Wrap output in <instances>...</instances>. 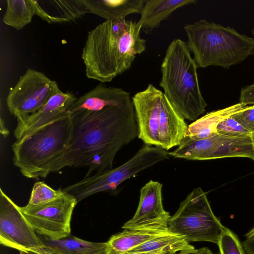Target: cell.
Masks as SVG:
<instances>
[{"instance_id": "e0dca14e", "label": "cell", "mask_w": 254, "mask_h": 254, "mask_svg": "<svg viewBox=\"0 0 254 254\" xmlns=\"http://www.w3.org/2000/svg\"><path fill=\"white\" fill-rule=\"evenodd\" d=\"M188 126L164 93L161 100L159 127V147L167 151L178 146L187 135Z\"/></svg>"}, {"instance_id": "52a82bcc", "label": "cell", "mask_w": 254, "mask_h": 254, "mask_svg": "<svg viewBox=\"0 0 254 254\" xmlns=\"http://www.w3.org/2000/svg\"><path fill=\"white\" fill-rule=\"evenodd\" d=\"M169 158V152L165 149L145 145L119 166L84 177L62 190L74 197L78 202L98 192L113 191L125 181Z\"/></svg>"}, {"instance_id": "2e32d148", "label": "cell", "mask_w": 254, "mask_h": 254, "mask_svg": "<svg viewBox=\"0 0 254 254\" xmlns=\"http://www.w3.org/2000/svg\"><path fill=\"white\" fill-rule=\"evenodd\" d=\"M35 14L49 24L74 21L88 13L81 0H29Z\"/></svg>"}, {"instance_id": "5b68a950", "label": "cell", "mask_w": 254, "mask_h": 254, "mask_svg": "<svg viewBox=\"0 0 254 254\" xmlns=\"http://www.w3.org/2000/svg\"><path fill=\"white\" fill-rule=\"evenodd\" d=\"M187 45L197 67L228 68L254 54V38L234 28L201 19L184 26Z\"/></svg>"}, {"instance_id": "4316f807", "label": "cell", "mask_w": 254, "mask_h": 254, "mask_svg": "<svg viewBox=\"0 0 254 254\" xmlns=\"http://www.w3.org/2000/svg\"><path fill=\"white\" fill-rule=\"evenodd\" d=\"M217 133L236 137H251V132L238 123L233 115L221 122L217 127Z\"/></svg>"}, {"instance_id": "1f68e13d", "label": "cell", "mask_w": 254, "mask_h": 254, "mask_svg": "<svg viewBox=\"0 0 254 254\" xmlns=\"http://www.w3.org/2000/svg\"><path fill=\"white\" fill-rule=\"evenodd\" d=\"M0 132L4 137H6L9 134V131L5 127L4 122L2 118H0Z\"/></svg>"}, {"instance_id": "44dd1931", "label": "cell", "mask_w": 254, "mask_h": 254, "mask_svg": "<svg viewBox=\"0 0 254 254\" xmlns=\"http://www.w3.org/2000/svg\"><path fill=\"white\" fill-rule=\"evenodd\" d=\"M39 235L52 254H94L108 247L107 242L87 241L71 235L55 240Z\"/></svg>"}, {"instance_id": "d590c367", "label": "cell", "mask_w": 254, "mask_h": 254, "mask_svg": "<svg viewBox=\"0 0 254 254\" xmlns=\"http://www.w3.org/2000/svg\"><path fill=\"white\" fill-rule=\"evenodd\" d=\"M251 138L254 147V130L251 133Z\"/></svg>"}, {"instance_id": "ffe728a7", "label": "cell", "mask_w": 254, "mask_h": 254, "mask_svg": "<svg viewBox=\"0 0 254 254\" xmlns=\"http://www.w3.org/2000/svg\"><path fill=\"white\" fill-rule=\"evenodd\" d=\"M246 106L241 103L207 113L188 126L186 136L193 140L204 139L217 134V127L225 119Z\"/></svg>"}, {"instance_id": "f1b7e54d", "label": "cell", "mask_w": 254, "mask_h": 254, "mask_svg": "<svg viewBox=\"0 0 254 254\" xmlns=\"http://www.w3.org/2000/svg\"><path fill=\"white\" fill-rule=\"evenodd\" d=\"M240 103L248 105H254V83L242 88Z\"/></svg>"}, {"instance_id": "83f0119b", "label": "cell", "mask_w": 254, "mask_h": 254, "mask_svg": "<svg viewBox=\"0 0 254 254\" xmlns=\"http://www.w3.org/2000/svg\"><path fill=\"white\" fill-rule=\"evenodd\" d=\"M233 117L251 133L254 130V105L246 106Z\"/></svg>"}, {"instance_id": "836d02e7", "label": "cell", "mask_w": 254, "mask_h": 254, "mask_svg": "<svg viewBox=\"0 0 254 254\" xmlns=\"http://www.w3.org/2000/svg\"><path fill=\"white\" fill-rule=\"evenodd\" d=\"M254 234V227L250 230L245 235L246 237L250 236Z\"/></svg>"}, {"instance_id": "30bf717a", "label": "cell", "mask_w": 254, "mask_h": 254, "mask_svg": "<svg viewBox=\"0 0 254 254\" xmlns=\"http://www.w3.org/2000/svg\"><path fill=\"white\" fill-rule=\"evenodd\" d=\"M77 203L74 197L64 193L51 202L20 208L38 234L55 240L70 235L72 214Z\"/></svg>"}, {"instance_id": "ba28073f", "label": "cell", "mask_w": 254, "mask_h": 254, "mask_svg": "<svg viewBox=\"0 0 254 254\" xmlns=\"http://www.w3.org/2000/svg\"><path fill=\"white\" fill-rule=\"evenodd\" d=\"M20 207L0 189V243L27 254H52Z\"/></svg>"}, {"instance_id": "603a6c76", "label": "cell", "mask_w": 254, "mask_h": 254, "mask_svg": "<svg viewBox=\"0 0 254 254\" xmlns=\"http://www.w3.org/2000/svg\"><path fill=\"white\" fill-rule=\"evenodd\" d=\"M194 249V247L190 245L183 236L168 231L127 252L169 254Z\"/></svg>"}, {"instance_id": "74e56055", "label": "cell", "mask_w": 254, "mask_h": 254, "mask_svg": "<svg viewBox=\"0 0 254 254\" xmlns=\"http://www.w3.org/2000/svg\"><path fill=\"white\" fill-rule=\"evenodd\" d=\"M252 33L253 34V35L254 36V29H253L252 31Z\"/></svg>"}, {"instance_id": "7a4b0ae2", "label": "cell", "mask_w": 254, "mask_h": 254, "mask_svg": "<svg viewBox=\"0 0 254 254\" xmlns=\"http://www.w3.org/2000/svg\"><path fill=\"white\" fill-rule=\"evenodd\" d=\"M141 29L138 22L124 19L105 21L89 31L81 55L86 76L107 82L128 70L146 48Z\"/></svg>"}, {"instance_id": "7c38bea8", "label": "cell", "mask_w": 254, "mask_h": 254, "mask_svg": "<svg viewBox=\"0 0 254 254\" xmlns=\"http://www.w3.org/2000/svg\"><path fill=\"white\" fill-rule=\"evenodd\" d=\"M162 184L150 180L140 190L136 211L122 226L124 229H148L168 231L171 216L165 210L162 196Z\"/></svg>"}, {"instance_id": "cb8c5ba5", "label": "cell", "mask_w": 254, "mask_h": 254, "mask_svg": "<svg viewBox=\"0 0 254 254\" xmlns=\"http://www.w3.org/2000/svg\"><path fill=\"white\" fill-rule=\"evenodd\" d=\"M34 14L29 0H7L3 22L16 30H20L32 21Z\"/></svg>"}, {"instance_id": "8992f818", "label": "cell", "mask_w": 254, "mask_h": 254, "mask_svg": "<svg viewBox=\"0 0 254 254\" xmlns=\"http://www.w3.org/2000/svg\"><path fill=\"white\" fill-rule=\"evenodd\" d=\"M226 228L215 215L206 193L200 188L192 190L170 217L168 229L189 242H207L217 244Z\"/></svg>"}, {"instance_id": "d6986e66", "label": "cell", "mask_w": 254, "mask_h": 254, "mask_svg": "<svg viewBox=\"0 0 254 254\" xmlns=\"http://www.w3.org/2000/svg\"><path fill=\"white\" fill-rule=\"evenodd\" d=\"M88 12L106 19L117 21L128 15L140 13L144 0H81Z\"/></svg>"}, {"instance_id": "6da1fadb", "label": "cell", "mask_w": 254, "mask_h": 254, "mask_svg": "<svg viewBox=\"0 0 254 254\" xmlns=\"http://www.w3.org/2000/svg\"><path fill=\"white\" fill-rule=\"evenodd\" d=\"M71 114L73 128L68 149L53 170L66 167H88L84 177L113 168L118 152L138 136L132 101L95 112Z\"/></svg>"}, {"instance_id": "e575fe53", "label": "cell", "mask_w": 254, "mask_h": 254, "mask_svg": "<svg viewBox=\"0 0 254 254\" xmlns=\"http://www.w3.org/2000/svg\"><path fill=\"white\" fill-rule=\"evenodd\" d=\"M94 254H107V249L104 251H102Z\"/></svg>"}, {"instance_id": "ac0fdd59", "label": "cell", "mask_w": 254, "mask_h": 254, "mask_svg": "<svg viewBox=\"0 0 254 254\" xmlns=\"http://www.w3.org/2000/svg\"><path fill=\"white\" fill-rule=\"evenodd\" d=\"M196 2L195 0H144L138 22L145 33L150 34L175 10Z\"/></svg>"}, {"instance_id": "5bb4252c", "label": "cell", "mask_w": 254, "mask_h": 254, "mask_svg": "<svg viewBox=\"0 0 254 254\" xmlns=\"http://www.w3.org/2000/svg\"><path fill=\"white\" fill-rule=\"evenodd\" d=\"M77 99L72 92L58 89L37 112L17 118L15 137L19 139L54 121L68 112Z\"/></svg>"}, {"instance_id": "277c9868", "label": "cell", "mask_w": 254, "mask_h": 254, "mask_svg": "<svg viewBox=\"0 0 254 254\" xmlns=\"http://www.w3.org/2000/svg\"><path fill=\"white\" fill-rule=\"evenodd\" d=\"M197 67L187 42L180 39L173 40L167 48L161 66L159 85L185 120L195 121L207 106L199 88Z\"/></svg>"}, {"instance_id": "9a60e30c", "label": "cell", "mask_w": 254, "mask_h": 254, "mask_svg": "<svg viewBox=\"0 0 254 254\" xmlns=\"http://www.w3.org/2000/svg\"><path fill=\"white\" fill-rule=\"evenodd\" d=\"M130 93L122 88L102 84L77 98L68 112H95L110 106H121L132 102Z\"/></svg>"}, {"instance_id": "8fae6325", "label": "cell", "mask_w": 254, "mask_h": 254, "mask_svg": "<svg viewBox=\"0 0 254 254\" xmlns=\"http://www.w3.org/2000/svg\"><path fill=\"white\" fill-rule=\"evenodd\" d=\"M59 89L56 81L40 71L28 68L9 91L7 109L16 118L33 114Z\"/></svg>"}, {"instance_id": "d6a6232c", "label": "cell", "mask_w": 254, "mask_h": 254, "mask_svg": "<svg viewBox=\"0 0 254 254\" xmlns=\"http://www.w3.org/2000/svg\"><path fill=\"white\" fill-rule=\"evenodd\" d=\"M158 254L154 253H128V252H127V253H124V254Z\"/></svg>"}, {"instance_id": "9c48e42d", "label": "cell", "mask_w": 254, "mask_h": 254, "mask_svg": "<svg viewBox=\"0 0 254 254\" xmlns=\"http://www.w3.org/2000/svg\"><path fill=\"white\" fill-rule=\"evenodd\" d=\"M169 156L192 160L228 157H246L254 161V147L251 137H236L217 133L199 140L186 136Z\"/></svg>"}, {"instance_id": "7402d4cb", "label": "cell", "mask_w": 254, "mask_h": 254, "mask_svg": "<svg viewBox=\"0 0 254 254\" xmlns=\"http://www.w3.org/2000/svg\"><path fill=\"white\" fill-rule=\"evenodd\" d=\"M168 231L124 229L112 236L107 242V254H123Z\"/></svg>"}, {"instance_id": "4fadbf2b", "label": "cell", "mask_w": 254, "mask_h": 254, "mask_svg": "<svg viewBox=\"0 0 254 254\" xmlns=\"http://www.w3.org/2000/svg\"><path fill=\"white\" fill-rule=\"evenodd\" d=\"M163 94L149 84L132 98L138 127L137 137L145 145L159 147V120Z\"/></svg>"}, {"instance_id": "3957f363", "label": "cell", "mask_w": 254, "mask_h": 254, "mask_svg": "<svg viewBox=\"0 0 254 254\" xmlns=\"http://www.w3.org/2000/svg\"><path fill=\"white\" fill-rule=\"evenodd\" d=\"M73 118L67 112L12 145L13 163L27 178L38 180L53 173L68 149Z\"/></svg>"}, {"instance_id": "d4e9b609", "label": "cell", "mask_w": 254, "mask_h": 254, "mask_svg": "<svg viewBox=\"0 0 254 254\" xmlns=\"http://www.w3.org/2000/svg\"><path fill=\"white\" fill-rule=\"evenodd\" d=\"M64 192L61 189L55 190L44 182H36L33 187L29 202L31 205H38L53 201Z\"/></svg>"}, {"instance_id": "8d00e7d4", "label": "cell", "mask_w": 254, "mask_h": 254, "mask_svg": "<svg viewBox=\"0 0 254 254\" xmlns=\"http://www.w3.org/2000/svg\"><path fill=\"white\" fill-rule=\"evenodd\" d=\"M20 254H29L22 251H19Z\"/></svg>"}, {"instance_id": "4dcf8cb0", "label": "cell", "mask_w": 254, "mask_h": 254, "mask_svg": "<svg viewBox=\"0 0 254 254\" xmlns=\"http://www.w3.org/2000/svg\"><path fill=\"white\" fill-rule=\"evenodd\" d=\"M169 254H213L207 248L203 247L198 249H194L192 251H182Z\"/></svg>"}, {"instance_id": "f546056e", "label": "cell", "mask_w": 254, "mask_h": 254, "mask_svg": "<svg viewBox=\"0 0 254 254\" xmlns=\"http://www.w3.org/2000/svg\"><path fill=\"white\" fill-rule=\"evenodd\" d=\"M242 246L246 254H254V234L246 237Z\"/></svg>"}, {"instance_id": "484cf974", "label": "cell", "mask_w": 254, "mask_h": 254, "mask_svg": "<svg viewBox=\"0 0 254 254\" xmlns=\"http://www.w3.org/2000/svg\"><path fill=\"white\" fill-rule=\"evenodd\" d=\"M217 245L220 254H246L237 235L226 227L221 234Z\"/></svg>"}]
</instances>
